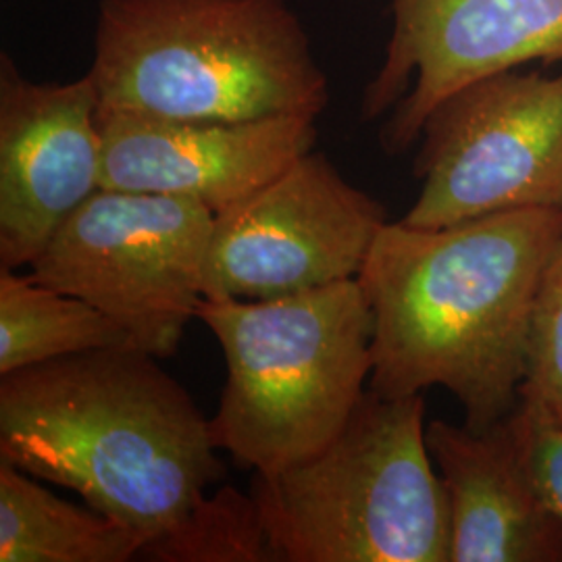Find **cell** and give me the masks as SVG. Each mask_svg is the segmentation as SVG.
<instances>
[{
  "label": "cell",
  "mask_w": 562,
  "mask_h": 562,
  "mask_svg": "<svg viewBox=\"0 0 562 562\" xmlns=\"http://www.w3.org/2000/svg\"><path fill=\"white\" fill-rule=\"evenodd\" d=\"M562 211L519 209L436 229L387 222L357 280L373 315L369 390L440 385L485 429L517 406L543 269Z\"/></svg>",
  "instance_id": "cell-1"
},
{
  "label": "cell",
  "mask_w": 562,
  "mask_h": 562,
  "mask_svg": "<svg viewBox=\"0 0 562 562\" xmlns=\"http://www.w3.org/2000/svg\"><path fill=\"white\" fill-rule=\"evenodd\" d=\"M194 398L138 348L90 350L0 375V461L80 494L148 542L223 477Z\"/></svg>",
  "instance_id": "cell-2"
},
{
  "label": "cell",
  "mask_w": 562,
  "mask_h": 562,
  "mask_svg": "<svg viewBox=\"0 0 562 562\" xmlns=\"http://www.w3.org/2000/svg\"><path fill=\"white\" fill-rule=\"evenodd\" d=\"M101 113L317 120L327 76L285 0H102L88 71Z\"/></svg>",
  "instance_id": "cell-3"
},
{
  "label": "cell",
  "mask_w": 562,
  "mask_h": 562,
  "mask_svg": "<svg viewBox=\"0 0 562 562\" xmlns=\"http://www.w3.org/2000/svg\"><path fill=\"white\" fill-rule=\"evenodd\" d=\"M199 319L227 367L213 440L255 473L322 452L369 390L373 315L359 280L267 301L204 299Z\"/></svg>",
  "instance_id": "cell-4"
},
{
  "label": "cell",
  "mask_w": 562,
  "mask_h": 562,
  "mask_svg": "<svg viewBox=\"0 0 562 562\" xmlns=\"http://www.w3.org/2000/svg\"><path fill=\"white\" fill-rule=\"evenodd\" d=\"M425 434L423 394L367 390L322 452L255 473L276 562H450V503Z\"/></svg>",
  "instance_id": "cell-5"
},
{
  "label": "cell",
  "mask_w": 562,
  "mask_h": 562,
  "mask_svg": "<svg viewBox=\"0 0 562 562\" xmlns=\"http://www.w3.org/2000/svg\"><path fill=\"white\" fill-rule=\"evenodd\" d=\"M213 225L201 202L101 188L55 232L30 276L90 302L138 350L169 359L199 319Z\"/></svg>",
  "instance_id": "cell-6"
},
{
  "label": "cell",
  "mask_w": 562,
  "mask_h": 562,
  "mask_svg": "<svg viewBox=\"0 0 562 562\" xmlns=\"http://www.w3.org/2000/svg\"><path fill=\"white\" fill-rule=\"evenodd\" d=\"M419 138L422 192L402 223L436 229L503 211H562V74L473 81L434 109Z\"/></svg>",
  "instance_id": "cell-7"
},
{
  "label": "cell",
  "mask_w": 562,
  "mask_h": 562,
  "mask_svg": "<svg viewBox=\"0 0 562 562\" xmlns=\"http://www.w3.org/2000/svg\"><path fill=\"white\" fill-rule=\"evenodd\" d=\"M385 209L311 150L215 215L204 299L267 301L357 280Z\"/></svg>",
  "instance_id": "cell-8"
},
{
  "label": "cell",
  "mask_w": 562,
  "mask_h": 562,
  "mask_svg": "<svg viewBox=\"0 0 562 562\" xmlns=\"http://www.w3.org/2000/svg\"><path fill=\"white\" fill-rule=\"evenodd\" d=\"M392 36L362 117L394 106L382 144L401 155L450 94L529 60L562 59V0H392Z\"/></svg>",
  "instance_id": "cell-9"
},
{
  "label": "cell",
  "mask_w": 562,
  "mask_h": 562,
  "mask_svg": "<svg viewBox=\"0 0 562 562\" xmlns=\"http://www.w3.org/2000/svg\"><path fill=\"white\" fill-rule=\"evenodd\" d=\"M99 92L25 78L0 55V269L32 265L65 220L102 188Z\"/></svg>",
  "instance_id": "cell-10"
},
{
  "label": "cell",
  "mask_w": 562,
  "mask_h": 562,
  "mask_svg": "<svg viewBox=\"0 0 562 562\" xmlns=\"http://www.w3.org/2000/svg\"><path fill=\"white\" fill-rule=\"evenodd\" d=\"M315 121H171L99 111L102 188L181 196L220 215L308 155Z\"/></svg>",
  "instance_id": "cell-11"
},
{
  "label": "cell",
  "mask_w": 562,
  "mask_h": 562,
  "mask_svg": "<svg viewBox=\"0 0 562 562\" xmlns=\"http://www.w3.org/2000/svg\"><path fill=\"white\" fill-rule=\"evenodd\" d=\"M452 521L450 562H562V519L522 473L506 423H427Z\"/></svg>",
  "instance_id": "cell-12"
},
{
  "label": "cell",
  "mask_w": 562,
  "mask_h": 562,
  "mask_svg": "<svg viewBox=\"0 0 562 562\" xmlns=\"http://www.w3.org/2000/svg\"><path fill=\"white\" fill-rule=\"evenodd\" d=\"M146 543L130 522L60 501L0 461V562H130Z\"/></svg>",
  "instance_id": "cell-13"
},
{
  "label": "cell",
  "mask_w": 562,
  "mask_h": 562,
  "mask_svg": "<svg viewBox=\"0 0 562 562\" xmlns=\"http://www.w3.org/2000/svg\"><path fill=\"white\" fill-rule=\"evenodd\" d=\"M104 348L136 346L90 302L0 269V375Z\"/></svg>",
  "instance_id": "cell-14"
},
{
  "label": "cell",
  "mask_w": 562,
  "mask_h": 562,
  "mask_svg": "<svg viewBox=\"0 0 562 562\" xmlns=\"http://www.w3.org/2000/svg\"><path fill=\"white\" fill-rule=\"evenodd\" d=\"M140 559L159 562H276L252 494L234 485L202 498L176 527L146 543Z\"/></svg>",
  "instance_id": "cell-15"
},
{
  "label": "cell",
  "mask_w": 562,
  "mask_h": 562,
  "mask_svg": "<svg viewBox=\"0 0 562 562\" xmlns=\"http://www.w3.org/2000/svg\"><path fill=\"white\" fill-rule=\"evenodd\" d=\"M519 398L538 402L562 423V240L538 288Z\"/></svg>",
  "instance_id": "cell-16"
},
{
  "label": "cell",
  "mask_w": 562,
  "mask_h": 562,
  "mask_svg": "<svg viewBox=\"0 0 562 562\" xmlns=\"http://www.w3.org/2000/svg\"><path fill=\"white\" fill-rule=\"evenodd\" d=\"M504 423L522 473L542 503L562 519V423L527 398H519Z\"/></svg>",
  "instance_id": "cell-17"
}]
</instances>
